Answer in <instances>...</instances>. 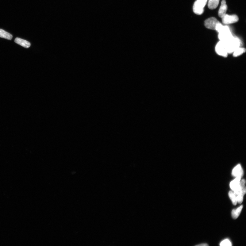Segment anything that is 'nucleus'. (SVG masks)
Listing matches in <instances>:
<instances>
[{"mask_svg":"<svg viewBox=\"0 0 246 246\" xmlns=\"http://www.w3.org/2000/svg\"><path fill=\"white\" fill-rule=\"evenodd\" d=\"M223 41L224 43L228 54L233 53L241 45V41L239 39L233 37L229 40Z\"/></svg>","mask_w":246,"mask_h":246,"instance_id":"1","label":"nucleus"},{"mask_svg":"<svg viewBox=\"0 0 246 246\" xmlns=\"http://www.w3.org/2000/svg\"><path fill=\"white\" fill-rule=\"evenodd\" d=\"M208 0H197L194 4L193 10L194 13L198 15L202 14Z\"/></svg>","mask_w":246,"mask_h":246,"instance_id":"2","label":"nucleus"},{"mask_svg":"<svg viewBox=\"0 0 246 246\" xmlns=\"http://www.w3.org/2000/svg\"><path fill=\"white\" fill-rule=\"evenodd\" d=\"M218 33V37L220 41H226L233 37L230 29L227 26H224L222 30Z\"/></svg>","mask_w":246,"mask_h":246,"instance_id":"3","label":"nucleus"},{"mask_svg":"<svg viewBox=\"0 0 246 246\" xmlns=\"http://www.w3.org/2000/svg\"><path fill=\"white\" fill-rule=\"evenodd\" d=\"M215 51L218 55L224 57H226L228 55L226 48L223 41H220L217 44L215 47Z\"/></svg>","mask_w":246,"mask_h":246,"instance_id":"4","label":"nucleus"},{"mask_svg":"<svg viewBox=\"0 0 246 246\" xmlns=\"http://www.w3.org/2000/svg\"><path fill=\"white\" fill-rule=\"evenodd\" d=\"M220 23L216 18L211 17L205 21V25L208 29L215 30L216 26Z\"/></svg>","mask_w":246,"mask_h":246,"instance_id":"5","label":"nucleus"},{"mask_svg":"<svg viewBox=\"0 0 246 246\" xmlns=\"http://www.w3.org/2000/svg\"><path fill=\"white\" fill-rule=\"evenodd\" d=\"M222 20L223 23L225 25H229V24L235 23L238 21L239 17L237 16L234 14L232 15H229L226 14L222 17Z\"/></svg>","mask_w":246,"mask_h":246,"instance_id":"6","label":"nucleus"},{"mask_svg":"<svg viewBox=\"0 0 246 246\" xmlns=\"http://www.w3.org/2000/svg\"><path fill=\"white\" fill-rule=\"evenodd\" d=\"M227 10V6L226 4V2L225 0H223L221 2V5L218 11V16L222 18L226 14Z\"/></svg>","mask_w":246,"mask_h":246,"instance_id":"7","label":"nucleus"},{"mask_svg":"<svg viewBox=\"0 0 246 246\" xmlns=\"http://www.w3.org/2000/svg\"><path fill=\"white\" fill-rule=\"evenodd\" d=\"M244 174V171L242 168L240 164L238 165L233 170L232 175L235 177L240 176L242 178Z\"/></svg>","mask_w":246,"mask_h":246,"instance_id":"8","label":"nucleus"},{"mask_svg":"<svg viewBox=\"0 0 246 246\" xmlns=\"http://www.w3.org/2000/svg\"><path fill=\"white\" fill-rule=\"evenodd\" d=\"M15 42L24 47L28 48L31 46V44L29 41L19 38H16Z\"/></svg>","mask_w":246,"mask_h":246,"instance_id":"9","label":"nucleus"},{"mask_svg":"<svg viewBox=\"0 0 246 246\" xmlns=\"http://www.w3.org/2000/svg\"><path fill=\"white\" fill-rule=\"evenodd\" d=\"M241 177L237 176L236 178L231 182L230 183V187L231 189L234 191H235L238 188L240 181L241 180Z\"/></svg>","mask_w":246,"mask_h":246,"instance_id":"10","label":"nucleus"},{"mask_svg":"<svg viewBox=\"0 0 246 246\" xmlns=\"http://www.w3.org/2000/svg\"><path fill=\"white\" fill-rule=\"evenodd\" d=\"M245 179H243L240 181L238 188L233 192L236 196H237L238 194L241 193L243 189L245 187Z\"/></svg>","mask_w":246,"mask_h":246,"instance_id":"11","label":"nucleus"},{"mask_svg":"<svg viewBox=\"0 0 246 246\" xmlns=\"http://www.w3.org/2000/svg\"><path fill=\"white\" fill-rule=\"evenodd\" d=\"M220 0H208V7L211 10H214L217 8Z\"/></svg>","mask_w":246,"mask_h":246,"instance_id":"12","label":"nucleus"},{"mask_svg":"<svg viewBox=\"0 0 246 246\" xmlns=\"http://www.w3.org/2000/svg\"><path fill=\"white\" fill-rule=\"evenodd\" d=\"M13 35L1 29H0V37L11 40L13 38Z\"/></svg>","mask_w":246,"mask_h":246,"instance_id":"13","label":"nucleus"},{"mask_svg":"<svg viewBox=\"0 0 246 246\" xmlns=\"http://www.w3.org/2000/svg\"><path fill=\"white\" fill-rule=\"evenodd\" d=\"M243 207V206H241L236 209H233V210L232 212V215L233 218L236 219L239 217L240 214L241 213Z\"/></svg>","mask_w":246,"mask_h":246,"instance_id":"14","label":"nucleus"},{"mask_svg":"<svg viewBox=\"0 0 246 246\" xmlns=\"http://www.w3.org/2000/svg\"><path fill=\"white\" fill-rule=\"evenodd\" d=\"M246 192V188L245 187L239 194L237 196H236L237 202L239 203L240 204L242 203L243 202V198H244V195L245 194Z\"/></svg>","mask_w":246,"mask_h":246,"instance_id":"15","label":"nucleus"},{"mask_svg":"<svg viewBox=\"0 0 246 246\" xmlns=\"http://www.w3.org/2000/svg\"><path fill=\"white\" fill-rule=\"evenodd\" d=\"M245 52V49L244 48L239 47L236 49L234 52H233V56L235 57L239 56L244 53Z\"/></svg>","mask_w":246,"mask_h":246,"instance_id":"16","label":"nucleus"},{"mask_svg":"<svg viewBox=\"0 0 246 246\" xmlns=\"http://www.w3.org/2000/svg\"><path fill=\"white\" fill-rule=\"evenodd\" d=\"M229 194L230 198L232 200L233 205H236L237 202L236 196L234 193L233 191H229Z\"/></svg>","mask_w":246,"mask_h":246,"instance_id":"17","label":"nucleus"},{"mask_svg":"<svg viewBox=\"0 0 246 246\" xmlns=\"http://www.w3.org/2000/svg\"><path fill=\"white\" fill-rule=\"evenodd\" d=\"M220 245L222 246H231L232 245V243H231L229 240L226 239L222 241Z\"/></svg>","mask_w":246,"mask_h":246,"instance_id":"18","label":"nucleus"},{"mask_svg":"<svg viewBox=\"0 0 246 246\" xmlns=\"http://www.w3.org/2000/svg\"><path fill=\"white\" fill-rule=\"evenodd\" d=\"M208 245L207 244H199V245H196V246H208Z\"/></svg>","mask_w":246,"mask_h":246,"instance_id":"19","label":"nucleus"}]
</instances>
